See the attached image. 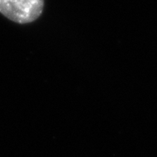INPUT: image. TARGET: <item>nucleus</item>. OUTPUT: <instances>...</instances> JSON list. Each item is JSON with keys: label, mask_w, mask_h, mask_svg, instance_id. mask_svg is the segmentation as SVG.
I'll use <instances>...</instances> for the list:
<instances>
[{"label": "nucleus", "mask_w": 157, "mask_h": 157, "mask_svg": "<svg viewBox=\"0 0 157 157\" xmlns=\"http://www.w3.org/2000/svg\"><path fill=\"white\" fill-rule=\"evenodd\" d=\"M44 5L45 0H0V13L17 24H30L40 17Z\"/></svg>", "instance_id": "1"}]
</instances>
